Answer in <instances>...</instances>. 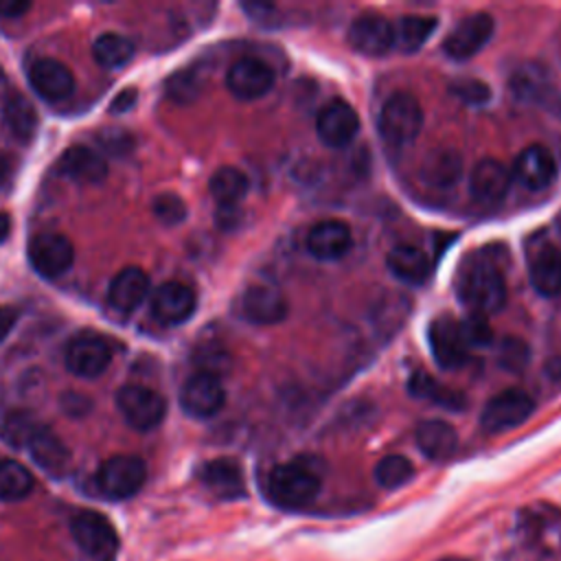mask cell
<instances>
[{
  "mask_svg": "<svg viewBox=\"0 0 561 561\" xmlns=\"http://www.w3.org/2000/svg\"><path fill=\"white\" fill-rule=\"evenodd\" d=\"M456 294L471 313H493L506 302V280L495 263L486 259L465 261L456 276Z\"/></svg>",
  "mask_w": 561,
  "mask_h": 561,
  "instance_id": "obj_1",
  "label": "cell"
},
{
  "mask_svg": "<svg viewBox=\"0 0 561 561\" xmlns=\"http://www.w3.org/2000/svg\"><path fill=\"white\" fill-rule=\"evenodd\" d=\"M267 497L283 508H300L320 493V473L307 460L280 462L267 473Z\"/></svg>",
  "mask_w": 561,
  "mask_h": 561,
  "instance_id": "obj_2",
  "label": "cell"
},
{
  "mask_svg": "<svg viewBox=\"0 0 561 561\" xmlns=\"http://www.w3.org/2000/svg\"><path fill=\"white\" fill-rule=\"evenodd\" d=\"M377 127L388 145H410L423 127V110L412 94L394 92L383 101L377 116Z\"/></svg>",
  "mask_w": 561,
  "mask_h": 561,
  "instance_id": "obj_3",
  "label": "cell"
},
{
  "mask_svg": "<svg viewBox=\"0 0 561 561\" xmlns=\"http://www.w3.org/2000/svg\"><path fill=\"white\" fill-rule=\"evenodd\" d=\"M147 480V465L131 454H118L107 458L96 471V486L112 500H127L136 495Z\"/></svg>",
  "mask_w": 561,
  "mask_h": 561,
  "instance_id": "obj_4",
  "label": "cell"
},
{
  "mask_svg": "<svg viewBox=\"0 0 561 561\" xmlns=\"http://www.w3.org/2000/svg\"><path fill=\"white\" fill-rule=\"evenodd\" d=\"M75 543L96 561H110L118 548V535L112 522L96 511H79L70 519Z\"/></svg>",
  "mask_w": 561,
  "mask_h": 561,
  "instance_id": "obj_5",
  "label": "cell"
},
{
  "mask_svg": "<svg viewBox=\"0 0 561 561\" xmlns=\"http://www.w3.org/2000/svg\"><path fill=\"white\" fill-rule=\"evenodd\" d=\"M535 412V399L519 388H508L491 397L480 414V427L489 434L522 425Z\"/></svg>",
  "mask_w": 561,
  "mask_h": 561,
  "instance_id": "obj_6",
  "label": "cell"
},
{
  "mask_svg": "<svg viewBox=\"0 0 561 561\" xmlns=\"http://www.w3.org/2000/svg\"><path fill=\"white\" fill-rule=\"evenodd\" d=\"M116 408L123 419L140 432L153 430L167 414V401L162 394L147 386L129 383L116 392Z\"/></svg>",
  "mask_w": 561,
  "mask_h": 561,
  "instance_id": "obj_7",
  "label": "cell"
},
{
  "mask_svg": "<svg viewBox=\"0 0 561 561\" xmlns=\"http://www.w3.org/2000/svg\"><path fill=\"white\" fill-rule=\"evenodd\" d=\"M276 75L259 57H241L226 72V88L239 101H256L274 88Z\"/></svg>",
  "mask_w": 561,
  "mask_h": 561,
  "instance_id": "obj_8",
  "label": "cell"
},
{
  "mask_svg": "<svg viewBox=\"0 0 561 561\" xmlns=\"http://www.w3.org/2000/svg\"><path fill=\"white\" fill-rule=\"evenodd\" d=\"M28 263L44 278H57L72 267L75 248L57 232H42L28 243Z\"/></svg>",
  "mask_w": 561,
  "mask_h": 561,
  "instance_id": "obj_9",
  "label": "cell"
},
{
  "mask_svg": "<svg viewBox=\"0 0 561 561\" xmlns=\"http://www.w3.org/2000/svg\"><path fill=\"white\" fill-rule=\"evenodd\" d=\"M493 18L489 13H471L460 20L443 42V50L454 61H467L478 55L493 35Z\"/></svg>",
  "mask_w": 561,
  "mask_h": 561,
  "instance_id": "obj_10",
  "label": "cell"
},
{
  "mask_svg": "<svg viewBox=\"0 0 561 561\" xmlns=\"http://www.w3.org/2000/svg\"><path fill=\"white\" fill-rule=\"evenodd\" d=\"M226 403V390L219 377L195 373L188 377L180 390V405L188 416L195 419H210L215 416Z\"/></svg>",
  "mask_w": 561,
  "mask_h": 561,
  "instance_id": "obj_11",
  "label": "cell"
},
{
  "mask_svg": "<svg viewBox=\"0 0 561 561\" xmlns=\"http://www.w3.org/2000/svg\"><path fill=\"white\" fill-rule=\"evenodd\" d=\"M318 138L333 149L346 147L359 131V116L355 107L342 99L329 101L316 118Z\"/></svg>",
  "mask_w": 561,
  "mask_h": 561,
  "instance_id": "obj_12",
  "label": "cell"
},
{
  "mask_svg": "<svg viewBox=\"0 0 561 561\" xmlns=\"http://www.w3.org/2000/svg\"><path fill=\"white\" fill-rule=\"evenodd\" d=\"M427 340H430L434 359L443 368H449V370L460 368L469 357V346L462 337L460 322L454 320L451 316L434 318L427 329Z\"/></svg>",
  "mask_w": 561,
  "mask_h": 561,
  "instance_id": "obj_13",
  "label": "cell"
},
{
  "mask_svg": "<svg viewBox=\"0 0 561 561\" xmlns=\"http://www.w3.org/2000/svg\"><path fill=\"white\" fill-rule=\"evenodd\" d=\"M112 359V351L105 344V340H101L99 335L92 333H81L77 335L64 355L66 368L83 379H92L99 377L101 373H105V368L110 366Z\"/></svg>",
  "mask_w": 561,
  "mask_h": 561,
  "instance_id": "obj_14",
  "label": "cell"
},
{
  "mask_svg": "<svg viewBox=\"0 0 561 561\" xmlns=\"http://www.w3.org/2000/svg\"><path fill=\"white\" fill-rule=\"evenodd\" d=\"M31 88L48 103L66 101L75 92V77L70 68L57 59L42 57L28 66Z\"/></svg>",
  "mask_w": 561,
  "mask_h": 561,
  "instance_id": "obj_15",
  "label": "cell"
},
{
  "mask_svg": "<svg viewBox=\"0 0 561 561\" xmlns=\"http://www.w3.org/2000/svg\"><path fill=\"white\" fill-rule=\"evenodd\" d=\"M197 307L195 291L178 280L162 283L151 296V313L158 322L175 327L186 322Z\"/></svg>",
  "mask_w": 561,
  "mask_h": 561,
  "instance_id": "obj_16",
  "label": "cell"
},
{
  "mask_svg": "<svg viewBox=\"0 0 561 561\" xmlns=\"http://www.w3.org/2000/svg\"><path fill=\"white\" fill-rule=\"evenodd\" d=\"M239 311L248 322L267 327V324L283 322L289 307H287V300L280 294V289L261 283V285H250L243 291V296L239 300Z\"/></svg>",
  "mask_w": 561,
  "mask_h": 561,
  "instance_id": "obj_17",
  "label": "cell"
},
{
  "mask_svg": "<svg viewBox=\"0 0 561 561\" xmlns=\"http://www.w3.org/2000/svg\"><path fill=\"white\" fill-rule=\"evenodd\" d=\"M513 178L528 191H543L557 178V160L543 145L524 147L513 164Z\"/></svg>",
  "mask_w": 561,
  "mask_h": 561,
  "instance_id": "obj_18",
  "label": "cell"
},
{
  "mask_svg": "<svg viewBox=\"0 0 561 561\" xmlns=\"http://www.w3.org/2000/svg\"><path fill=\"white\" fill-rule=\"evenodd\" d=\"M346 37L353 50L381 57L394 46V26L383 15H362L353 20Z\"/></svg>",
  "mask_w": 561,
  "mask_h": 561,
  "instance_id": "obj_19",
  "label": "cell"
},
{
  "mask_svg": "<svg viewBox=\"0 0 561 561\" xmlns=\"http://www.w3.org/2000/svg\"><path fill=\"white\" fill-rule=\"evenodd\" d=\"M307 252L318 261H337L342 259L353 243L348 224L340 219H324L309 228L307 232Z\"/></svg>",
  "mask_w": 561,
  "mask_h": 561,
  "instance_id": "obj_20",
  "label": "cell"
},
{
  "mask_svg": "<svg viewBox=\"0 0 561 561\" xmlns=\"http://www.w3.org/2000/svg\"><path fill=\"white\" fill-rule=\"evenodd\" d=\"M513 173L495 158L480 160L469 173V193L482 204H497L506 197Z\"/></svg>",
  "mask_w": 561,
  "mask_h": 561,
  "instance_id": "obj_21",
  "label": "cell"
},
{
  "mask_svg": "<svg viewBox=\"0 0 561 561\" xmlns=\"http://www.w3.org/2000/svg\"><path fill=\"white\" fill-rule=\"evenodd\" d=\"M55 171L66 178V180H72V182H83V184H96V182H103L105 175H107V162L101 153H96L94 149L90 147H83V145H72L68 147L57 164H55Z\"/></svg>",
  "mask_w": 561,
  "mask_h": 561,
  "instance_id": "obj_22",
  "label": "cell"
},
{
  "mask_svg": "<svg viewBox=\"0 0 561 561\" xmlns=\"http://www.w3.org/2000/svg\"><path fill=\"white\" fill-rule=\"evenodd\" d=\"M33 462L46 471L48 476H64L70 467V451L64 445V440L48 430L46 425H39V430L31 436V440L24 447Z\"/></svg>",
  "mask_w": 561,
  "mask_h": 561,
  "instance_id": "obj_23",
  "label": "cell"
},
{
  "mask_svg": "<svg viewBox=\"0 0 561 561\" xmlns=\"http://www.w3.org/2000/svg\"><path fill=\"white\" fill-rule=\"evenodd\" d=\"M149 294V276L136 267H123L110 283L107 289V300L110 305L121 311V313H129L134 311Z\"/></svg>",
  "mask_w": 561,
  "mask_h": 561,
  "instance_id": "obj_24",
  "label": "cell"
},
{
  "mask_svg": "<svg viewBox=\"0 0 561 561\" xmlns=\"http://www.w3.org/2000/svg\"><path fill=\"white\" fill-rule=\"evenodd\" d=\"M199 480L204 482L206 489H210L217 497H224V500H234L245 493L241 467L228 458H217L206 462L199 469Z\"/></svg>",
  "mask_w": 561,
  "mask_h": 561,
  "instance_id": "obj_25",
  "label": "cell"
},
{
  "mask_svg": "<svg viewBox=\"0 0 561 561\" xmlns=\"http://www.w3.org/2000/svg\"><path fill=\"white\" fill-rule=\"evenodd\" d=\"M419 449L430 458V460H447L454 456L458 447V434L456 430L440 419H427L416 425L414 432Z\"/></svg>",
  "mask_w": 561,
  "mask_h": 561,
  "instance_id": "obj_26",
  "label": "cell"
},
{
  "mask_svg": "<svg viewBox=\"0 0 561 561\" xmlns=\"http://www.w3.org/2000/svg\"><path fill=\"white\" fill-rule=\"evenodd\" d=\"M386 265L390 270V274L408 285H421L425 283V278L430 276V259L427 254L410 243H401L394 245L388 256H386Z\"/></svg>",
  "mask_w": 561,
  "mask_h": 561,
  "instance_id": "obj_27",
  "label": "cell"
},
{
  "mask_svg": "<svg viewBox=\"0 0 561 561\" xmlns=\"http://www.w3.org/2000/svg\"><path fill=\"white\" fill-rule=\"evenodd\" d=\"M530 283L533 287L548 298L561 296V248L543 245L530 259Z\"/></svg>",
  "mask_w": 561,
  "mask_h": 561,
  "instance_id": "obj_28",
  "label": "cell"
},
{
  "mask_svg": "<svg viewBox=\"0 0 561 561\" xmlns=\"http://www.w3.org/2000/svg\"><path fill=\"white\" fill-rule=\"evenodd\" d=\"M421 180L434 188H449L462 175V158L454 149H436L421 162Z\"/></svg>",
  "mask_w": 561,
  "mask_h": 561,
  "instance_id": "obj_29",
  "label": "cell"
},
{
  "mask_svg": "<svg viewBox=\"0 0 561 561\" xmlns=\"http://www.w3.org/2000/svg\"><path fill=\"white\" fill-rule=\"evenodd\" d=\"M508 88H511L513 96H517L519 101L535 103V101H541L550 92L552 81H550L548 70L541 64L528 61L513 70V75L508 79Z\"/></svg>",
  "mask_w": 561,
  "mask_h": 561,
  "instance_id": "obj_30",
  "label": "cell"
},
{
  "mask_svg": "<svg viewBox=\"0 0 561 561\" xmlns=\"http://www.w3.org/2000/svg\"><path fill=\"white\" fill-rule=\"evenodd\" d=\"M2 121L9 129V134L22 142H28L37 129V112H35L33 103L18 92H13L4 99Z\"/></svg>",
  "mask_w": 561,
  "mask_h": 561,
  "instance_id": "obj_31",
  "label": "cell"
},
{
  "mask_svg": "<svg viewBox=\"0 0 561 561\" xmlns=\"http://www.w3.org/2000/svg\"><path fill=\"white\" fill-rule=\"evenodd\" d=\"M248 175L237 167L217 169L208 182V191L219 206H239V202L248 195Z\"/></svg>",
  "mask_w": 561,
  "mask_h": 561,
  "instance_id": "obj_32",
  "label": "cell"
},
{
  "mask_svg": "<svg viewBox=\"0 0 561 561\" xmlns=\"http://www.w3.org/2000/svg\"><path fill=\"white\" fill-rule=\"evenodd\" d=\"M136 48L134 42L121 33H101L92 44V57L99 66L114 70L131 61Z\"/></svg>",
  "mask_w": 561,
  "mask_h": 561,
  "instance_id": "obj_33",
  "label": "cell"
},
{
  "mask_svg": "<svg viewBox=\"0 0 561 561\" xmlns=\"http://www.w3.org/2000/svg\"><path fill=\"white\" fill-rule=\"evenodd\" d=\"M408 392L416 399H425L430 403L449 408V410H462L465 408V397L458 390H449L445 386H440L434 377H430L423 370H416L410 379H408Z\"/></svg>",
  "mask_w": 561,
  "mask_h": 561,
  "instance_id": "obj_34",
  "label": "cell"
},
{
  "mask_svg": "<svg viewBox=\"0 0 561 561\" xmlns=\"http://www.w3.org/2000/svg\"><path fill=\"white\" fill-rule=\"evenodd\" d=\"M436 24L434 15H403L394 26V48L403 53L419 50L436 31Z\"/></svg>",
  "mask_w": 561,
  "mask_h": 561,
  "instance_id": "obj_35",
  "label": "cell"
},
{
  "mask_svg": "<svg viewBox=\"0 0 561 561\" xmlns=\"http://www.w3.org/2000/svg\"><path fill=\"white\" fill-rule=\"evenodd\" d=\"M33 491L31 471L18 460H0V502L24 500Z\"/></svg>",
  "mask_w": 561,
  "mask_h": 561,
  "instance_id": "obj_36",
  "label": "cell"
},
{
  "mask_svg": "<svg viewBox=\"0 0 561 561\" xmlns=\"http://www.w3.org/2000/svg\"><path fill=\"white\" fill-rule=\"evenodd\" d=\"M39 425L42 423H37V419L31 412L13 410L2 419L0 434L11 447H26V443L39 430Z\"/></svg>",
  "mask_w": 561,
  "mask_h": 561,
  "instance_id": "obj_37",
  "label": "cell"
},
{
  "mask_svg": "<svg viewBox=\"0 0 561 561\" xmlns=\"http://www.w3.org/2000/svg\"><path fill=\"white\" fill-rule=\"evenodd\" d=\"M414 476L412 462L401 454H388L383 456L375 467V480L383 489H399Z\"/></svg>",
  "mask_w": 561,
  "mask_h": 561,
  "instance_id": "obj_38",
  "label": "cell"
},
{
  "mask_svg": "<svg viewBox=\"0 0 561 561\" xmlns=\"http://www.w3.org/2000/svg\"><path fill=\"white\" fill-rule=\"evenodd\" d=\"M151 210L156 215V219L164 226H178L186 219V204L180 195L175 193H160L153 204Z\"/></svg>",
  "mask_w": 561,
  "mask_h": 561,
  "instance_id": "obj_39",
  "label": "cell"
},
{
  "mask_svg": "<svg viewBox=\"0 0 561 561\" xmlns=\"http://www.w3.org/2000/svg\"><path fill=\"white\" fill-rule=\"evenodd\" d=\"M530 359V351L526 342L519 337H504L497 353V364L508 373H522Z\"/></svg>",
  "mask_w": 561,
  "mask_h": 561,
  "instance_id": "obj_40",
  "label": "cell"
},
{
  "mask_svg": "<svg viewBox=\"0 0 561 561\" xmlns=\"http://www.w3.org/2000/svg\"><path fill=\"white\" fill-rule=\"evenodd\" d=\"M195 364L199 366V373L219 377V375L228 373V368H230V355H228L226 348H221V346H217V344H208V346L197 348V353H195Z\"/></svg>",
  "mask_w": 561,
  "mask_h": 561,
  "instance_id": "obj_41",
  "label": "cell"
},
{
  "mask_svg": "<svg viewBox=\"0 0 561 561\" xmlns=\"http://www.w3.org/2000/svg\"><path fill=\"white\" fill-rule=\"evenodd\" d=\"M167 94L169 99L178 101V103H191L197 99L199 94V81L197 75L193 70H182L178 75H173L167 81Z\"/></svg>",
  "mask_w": 561,
  "mask_h": 561,
  "instance_id": "obj_42",
  "label": "cell"
},
{
  "mask_svg": "<svg viewBox=\"0 0 561 561\" xmlns=\"http://www.w3.org/2000/svg\"><path fill=\"white\" fill-rule=\"evenodd\" d=\"M96 145L114 156V158H123L125 153H129L134 149V136L121 127H110V129H101L96 134Z\"/></svg>",
  "mask_w": 561,
  "mask_h": 561,
  "instance_id": "obj_43",
  "label": "cell"
},
{
  "mask_svg": "<svg viewBox=\"0 0 561 561\" xmlns=\"http://www.w3.org/2000/svg\"><path fill=\"white\" fill-rule=\"evenodd\" d=\"M460 331L462 337L467 342V346H486L493 340V329L486 320V316L482 313H469L462 322H460Z\"/></svg>",
  "mask_w": 561,
  "mask_h": 561,
  "instance_id": "obj_44",
  "label": "cell"
},
{
  "mask_svg": "<svg viewBox=\"0 0 561 561\" xmlns=\"http://www.w3.org/2000/svg\"><path fill=\"white\" fill-rule=\"evenodd\" d=\"M451 92L465 101V103H471V105H480V103H486L491 92H489V85L482 83V81H476V79H465V81H456L451 85Z\"/></svg>",
  "mask_w": 561,
  "mask_h": 561,
  "instance_id": "obj_45",
  "label": "cell"
},
{
  "mask_svg": "<svg viewBox=\"0 0 561 561\" xmlns=\"http://www.w3.org/2000/svg\"><path fill=\"white\" fill-rule=\"evenodd\" d=\"M138 101V90L136 88H125L123 92H118L112 103H110V112L112 114H123V112H129Z\"/></svg>",
  "mask_w": 561,
  "mask_h": 561,
  "instance_id": "obj_46",
  "label": "cell"
},
{
  "mask_svg": "<svg viewBox=\"0 0 561 561\" xmlns=\"http://www.w3.org/2000/svg\"><path fill=\"white\" fill-rule=\"evenodd\" d=\"M215 221L221 230H234L241 221V210L239 206H217Z\"/></svg>",
  "mask_w": 561,
  "mask_h": 561,
  "instance_id": "obj_47",
  "label": "cell"
},
{
  "mask_svg": "<svg viewBox=\"0 0 561 561\" xmlns=\"http://www.w3.org/2000/svg\"><path fill=\"white\" fill-rule=\"evenodd\" d=\"M31 9V2L24 0H0V18H20L22 13H26Z\"/></svg>",
  "mask_w": 561,
  "mask_h": 561,
  "instance_id": "obj_48",
  "label": "cell"
},
{
  "mask_svg": "<svg viewBox=\"0 0 561 561\" xmlns=\"http://www.w3.org/2000/svg\"><path fill=\"white\" fill-rule=\"evenodd\" d=\"M15 320H18V311H15L13 307L2 305V307H0V342L11 333Z\"/></svg>",
  "mask_w": 561,
  "mask_h": 561,
  "instance_id": "obj_49",
  "label": "cell"
},
{
  "mask_svg": "<svg viewBox=\"0 0 561 561\" xmlns=\"http://www.w3.org/2000/svg\"><path fill=\"white\" fill-rule=\"evenodd\" d=\"M11 234V215L0 210V243H4Z\"/></svg>",
  "mask_w": 561,
  "mask_h": 561,
  "instance_id": "obj_50",
  "label": "cell"
},
{
  "mask_svg": "<svg viewBox=\"0 0 561 561\" xmlns=\"http://www.w3.org/2000/svg\"><path fill=\"white\" fill-rule=\"evenodd\" d=\"M11 171H13L11 160L0 158V186H2V182H4V180H9V178H11Z\"/></svg>",
  "mask_w": 561,
  "mask_h": 561,
  "instance_id": "obj_51",
  "label": "cell"
},
{
  "mask_svg": "<svg viewBox=\"0 0 561 561\" xmlns=\"http://www.w3.org/2000/svg\"><path fill=\"white\" fill-rule=\"evenodd\" d=\"M456 561H460V559H456Z\"/></svg>",
  "mask_w": 561,
  "mask_h": 561,
  "instance_id": "obj_52",
  "label": "cell"
}]
</instances>
